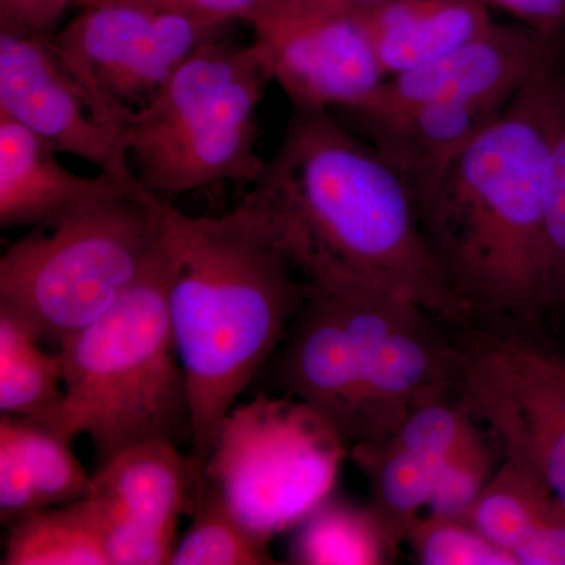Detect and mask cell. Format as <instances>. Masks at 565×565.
<instances>
[{
    "label": "cell",
    "instance_id": "26",
    "mask_svg": "<svg viewBox=\"0 0 565 565\" xmlns=\"http://www.w3.org/2000/svg\"><path fill=\"white\" fill-rule=\"evenodd\" d=\"M546 311L565 308V71L553 65V118L545 163Z\"/></svg>",
    "mask_w": 565,
    "mask_h": 565
},
{
    "label": "cell",
    "instance_id": "1",
    "mask_svg": "<svg viewBox=\"0 0 565 565\" xmlns=\"http://www.w3.org/2000/svg\"><path fill=\"white\" fill-rule=\"evenodd\" d=\"M243 203L311 285L373 286L434 318H473L435 258L412 185L332 111L292 109Z\"/></svg>",
    "mask_w": 565,
    "mask_h": 565
},
{
    "label": "cell",
    "instance_id": "23",
    "mask_svg": "<svg viewBox=\"0 0 565 565\" xmlns=\"http://www.w3.org/2000/svg\"><path fill=\"white\" fill-rule=\"evenodd\" d=\"M503 459L468 522L515 559L516 550L564 504L541 478L514 460Z\"/></svg>",
    "mask_w": 565,
    "mask_h": 565
},
{
    "label": "cell",
    "instance_id": "18",
    "mask_svg": "<svg viewBox=\"0 0 565 565\" xmlns=\"http://www.w3.org/2000/svg\"><path fill=\"white\" fill-rule=\"evenodd\" d=\"M120 181L71 172L31 129L0 114V226H36Z\"/></svg>",
    "mask_w": 565,
    "mask_h": 565
},
{
    "label": "cell",
    "instance_id": "17",
    "mask_svg": "<svg viewBox=\"0 0 565 565\" xmlns=\"http://www.w3.org/2000/svg\"><path fill=\"white\" fill-rule=\"evenodd\" d=\"M505 107L434 103L397 110L333 114L349 117L351 126L341 122L403 174L416 196V192L444 172Z\"/></svg>",
    "mask_w": 565,
    "mask_h": 565
},
{
    "label": "cell",
    "instance_id": "8",
    "mask_svg": "<svg viewBox=\"0 0 565 565\" xmlns=\"http://www.w3.org/2000/svg\"><path fill=\"white\" fill-rule=\"evenodd\" d=\"M230 25L141 3L104 2L82 7L52 41L104 114L128 132L134 115L181 63L226 35Z\"/></svg>",
    "mask_w": 565,
    "mask_h": 565
},
{
    "label": "cell",
    "instance_id": "30",
    "mask_svg": "<svg viewBox=\"0 0 565 565\" xmlns=\"http://www.w3.org/2000/svg\"><path fill=\"white\" fill-rule=\"evenodd\" d=\"M104 2H132L156 9L177 11L191 17L233 24L236 21L255 24L273 6L274 0H76L73 7L95 6Z\"/></svg>",
    "mask_w": 565,
    "mask_h": 565
},
{
    "label": "cell",
    "instance_id": "5",
    "mask_svg": "<svg viewBox=\"0 0 565 565\" xmlns=\"http://www.w3.org/2000/svg\"><path fill=\"white\" fill-rule=\"evenodd\" d=\"M167 203L139 181L115 182L33 226L0 258V311L61 348L150 269Z\"/></svg>",
    "mask_w": 565,
    "mask_h": 565
},
{
    "label": "cell",
    "instance_id": "15",
    "mask_svg": "<svg viewBox=\"0 0 565 565\" xmlns=\"http://www.w3.org/2000/svg\"><path fill=\"white\" fill-rule=\"evenodd\" d=\"M264 370L270 371L277 392L313 408L349 449L359 441L360 359L329 289L308 282L299 313Z\"/></svg>",
    "mask_w": 565,
    "mask_h": 565
},
{
    "label": "cell",
    "instance_id": "19",
    "mask_svg": "<svg viewBox=\"0 0 565 565\" xmlns=\"http://www.w3.org/2000/svg\"><path fill=\"white\" fill-rule=\"evenodd\" d=\"M362 11L386 77L437 61L484 32V0H385Z\"/></svg>",
    "mask_w": 565,
    "mask_h": 565
},
{
    "label": "cell",
    "instance_id": "9",
    "mask_svg": "<svg viewBox=\"0 0 565 565\" xmlns=\"http://www.w3.org/2000/svg\"><path fill=\"white\" fill-rule=\"evenodd\" d=\"M459 352V392L503 457L565 505V359L512 334L478 333Z\"/></svg>",
    "mask_w": 565,
    "mask_h": 565
},
{
    "label": "cell",
    "instance_id": "24",
    "mask_svg": "<svg viewBox=\"0 0 565 565\" xmlns=\"http://www.w3.org/2000/svg\"><path fill=\"white\" fill-rule=\"evenodd\" d=\"M172 557V565H269L270 541L253 533L223 497L204 478L200 503Z\"/></svg>",
    "mask_w": 565,
    "mask_h": 565
},
{
    "label": "cell",
    "instance_id": "7",
    "mask_svg": "<svg viewBox=\"0 0 565 565\" xmlns=\"http://www.w3.org/2000/svg\"><path fill=\"white\" fill-rule=\"evenodd\" d=\"M348 445L313 408L259 394L223 419L204 473L253 533L273 541L333 492Z\"/></svg>",
    "mask_w": 565,
    "mask_h": 565
},
{
    "label": "cell",
    "instance_id": "27",
    "mask_svg": "<svg viewBox=\"0 0 565 565\" xmlns=\"http://www.w3.org/2000/svg\"><path fill=\"white\" fill-rule=\"evenodd\" d=\"M475 418L465 424L449 449L426 508L429 514L468 520L476 501L494 475L492 446Z\"/></svg>",
    "mask_w": 565,
    "mask_h": 565
},
{
    "label": "cell",
    "instance_id": "10",
    "mask_svg": "<svg viewBox=\"0 0 565 565\" xmlns=\"http://www.w3.org/2000/svg\"><path fill=\"white\" fill-rule=\"evenodd\" d=\"M337 299L362 371L356 444L394 433L412 408L459 384V352L419 305L356 282L318 285ZM355 444V445H356Z\"/></svg>",
    "mask_w": 565,
    "mask_h": 565
},
{
    "label": "cell",
    "instance_id": "25",
    "mask_svg": "<svg viewBox=\"0 0 565 565\" xmlns=\"http://www.w3.org/2000/svg\"><path fill=\"white\" fill-rule=\"evenodd\" d=\"M0 423L13 434L40 509L73 503L87 494L92 476L74 456L71 441L28 419L2 415Z\"/></svg>",
    "mask_w": 565,
    "mask_h": 565
},
{
    "label": "cell",
    "instance_id": "32",
    "mask_svg": "<svg viewBox=\"0 0 565 565\" xmlns=\"http://www.w3.org/2000/svg\"><path fill=\"white\" fill-rule=\"evenodd\" d=\"M500 7L520 24L537 32L553 43H563L565 35V0H484Z\"/></svg>",
    "mask_w": 565,
    "mask_h": 565
},
{
    "label": "cell",
    "instance_id": "33",
    "mask_svg": "<svg viewBox=\"0 0 565 565\" xmlns=\"http://www.w3.org/2000/svg\"><path fill=\"white\" fill-rule=\"evenodd\" d=\"M381 2H385V0H274L269 10L360 11L370 9V7L377 6Z\"/></svg>",
    "mask_w": 565,
    "mask_h": 565
},
{
    "label": "cell",
    "instance_id": "2",
    "mask_svg": "<svg viewBox=\"0 0 565 565\" xmlns=\"http://www.w3.org/2000/svg\"><path fill=\"white\" fill-rule=\"evenodd\" d=\"M163 243L192 452L207 462L223 419L285 340L308 282L259 212L245 203L221 217H193L167 203Z\"/></svg>",
    "mask_w": 565,
    "mask_h": 565
},
{
    "label": "cell",
    "instance_id": "22",
    "mask_svg": "<svg viewBox=\"0 0 565 565\" xmlns=\"http://www.w3.org/2000/svg\"><path fill=\"white\" fill-rule=\"evenodd\" d=\"M294 530L292 564L382 565L396 559V550L367 505L329 497Z\"/></svg>",
    "mask_w": 565,
    "mask_h": 565
},
{
    "label": "cell",
    "instance_id": "13",
    "mask_svg": "<svg viewBox=\"0 0 565 565\" xmlns=\"http://www.w3.org/2000/svg\"><path fill=\"white\" fill-rule=\"evenodd\" d=\"M559 46L520 22L493 21L437 61L386 77L373 98L355 110H397L434 103L505 107Z\"/></svg>",
    "mask_w": 565,
    "mask_h": 565
},
{
    "label": "cell",
    "instance_id": "20",
    "mask_svg": "<svg viewBox=\"0 0 565 565\" xmlns=\"http://www.w3.org/2000/svg\"><path fill=\"white\" fill-rule=\"evenodd\" d=\"M65 401L61 355L0 311V414L52 429Z\"/></svg>",
    "mask_w": 565,
    "mask_h": 565
},
{
    "label": "cell",
    "instance_id": "6",
    "mask_svg": "<svg viewBox=\"0 0 565 565\" xmlns=\"http://www.w3.org/2000/svg\"><path fill=\"white\" fill-rule=\"evenodd\" d=\"M273 82L262 47L206 41L134 115L126 141L141 188L161 196L211 185H250L266 162L256 152L258 109Z\"/></svg>",
    "mask_w": 565,
    "mask_h": 565
},
{
    "label": "cell",
    "instance_id": "11",
    "mask_svg": "<svg viewBox=\"0 0 565 565\" xmlns=\"http://www.w3.org/2000/svg\"><path fill=\"white\" fill-rule=\"evenodd\" d=\"M0 114L46 141L58 154L92 163L120 181H137L125 129L109 120L52 36L0 28Z\"/></svg>",
    "mask_w": 565,
    "mask_h": 565
},
{
    "label": "cell",
    "instance_id": "12",
    "mask_svg": "<svg viewBox=\"0 0 565 565\" xmlns=\"http://www.w3.org/2000/svg\"><path fill=\"white\" fill-rule=\"evenodd\" d=\"M252 29L292 109H360L386 79L362 11L274 9Z\"/></svg>",
    "mask_w": 565,
    "mask_h": 565
},
{
    "label": "cell",
    "instance_id": "21",
    "mask_svg": "<svg viewBox=\"0 0 565 565\" xmlns=\"http://www.w3.org/2000/svg\"><path fill=\"white\" fill-rule=\"evenodd\" d=\"M2 565H110L103 527L85 498L14 520Z\"/></svg>",
    "mask_w": 565,
    "mask_h": 565
},
{
    "label": "cell",
    "instance_id": "4",
    "mask_svg": "<svg viewBox=\"0 0 565 565\" xmlns=\"http://www.w3.org/2000/svg\"><path fill=\"white\" fill-rule=\"evenodd\" d=\"M166 243L107 313L58 348L65 401L52 433L87 435L103 465L129 446L192 441L188 385L170 323Z\"/></svg>",
    "mask_w": 565,
    "mask_h": 565
},
{
    "label": "cell",
    "instance_id": "31",
    "mask_svg": "<svg viewBox=\"0 0 565 565\" xmlns=\"http://www.w3.org/2000/svg\"><path fill=\"white\" fill-rule=\"evenodd\" d=\"M76 0H0V28L54 36Z\"/></svg>",
    "mask_w": 565,
    "mask_h": 565
},
{
    "label": "cell",
    "instance_id": "14",
    "mask_svg": "<svg viewBox=\"0 0 565 565\" xmlns=\"http://www.w3.org/2000/svg\"><path fill=\"white\" fill-rule=\"evenodd\" d=\"M471 418L457 384L412 408L394 433L349 449L366 478V505L396 552L426 508L449 449Z\"/></svg>",
    "mask_w": 565,
    "mask_h": 565
},
{
    "label": "cell",
    "instance_id": "29",
    "mask_svg": "<svg viewBox=\"0 0 565 565\" xmlns=\"http://www.w3.org/2000/svg\"><path fill=\"white\" fill-rule=\"evenodd\" d=\"M178 525L114 523L104 527V544L110 565L172 564Z\"/></svg>",
    "mask_w": 565,
    "mask_h": 565
},
{
    "label": "cell",
    "instance_id": "3",
    "mask_svg": "<svg viewBox=\"0 0 565 565\" xmlns=\"http://www.w3.org/2000/svg\"><path fill=\"white\" fill-rule=\"evenodd\" d=\"M557 52L416 192L435 258L473 316L534 322L546 311L545 163Z\"/></svg>",
    "mask_w": 565,
    "mask_h": 565
},
{
    "label": "cell",
    "instance_id": "28",
    "mask_svg": "<svg viewBox=\"0 0 565 565\" xmlns=\"http://www.w3.org/2000/svg\"><path fill=\"white\" fill-rule=\"evenodd\" d=\"M405 544L423 565H516L514 557L468 520L422 514Z\"/></svg>",
    "mask_w": 565,
    "mask_h": 565
},
{
    "label": "cell",
    "instance_id": "16",
    "mask_svg": "<svg viewBox=\"0 0 565 565\" xmlns=\"http://www.w3.org/2000/svg\"><path fill=\"white\" fill-rule=\"evenodd\" d=\"M206 462L167 440L129 446L99 465L85 500L103 530L114 523L178 525L202 498Z\"/></svg>",
    "mask_w": 565,
    "mask_h": 565
}]
</instances>
